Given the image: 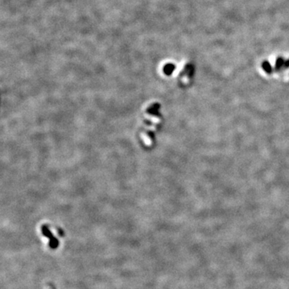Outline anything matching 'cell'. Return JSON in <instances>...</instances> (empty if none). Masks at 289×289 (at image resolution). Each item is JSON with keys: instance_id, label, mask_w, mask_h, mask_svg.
<instances>
[{"instance_id": "obj_1", "label": "cell", "mask_w": 289, "mask_h": 289, "mask_svg": "<svg viewBox=\"0 0 289 289\" xmlns=\"http://www.w3.org/2000/svg\"><path fill=\"white\" fill-rule=\"evenodd\" d=\"M263 68L265 70V71L267 72H271V65L267 62H264L263 63Z\"/></svg>"}]
</instances>
